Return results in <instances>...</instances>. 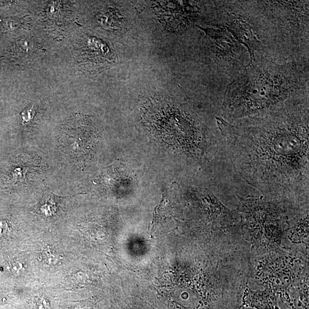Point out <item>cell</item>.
<instances>
[{
    "instance_id": "9",
    "label": "cell",
    "mask_w": 309,
    "mask_h": 309,
    "mask_svg": "<svg viewBox=\"0 0 309 309\" xmlns=\"http://www.w3.org/2000/svg\"><path fill=\"white\" fill-rule=\"evenodd\" d=\"M9 231L8 222L0 218V238L6 236Z\"/></svg>"
},
{
    "instance_id": "7",
    "label": "cell",
    "mask_w": 309,
    "mask_h": 309,
    "mask_svg": "<svg viewBox=\"0 0 309 309\" xmlns=\"http://www.w3.org/2000/svg\"><path fill=\"white\" fill-rule=\"evenodd\" d=\"M43 256L45 262L49 265H54L59 261V256L52 248L47 246L43 252Z\"/></svg>"
},
{
    "instance_id": "4",
    "label": "cell",
    "mask_w": 309,
    "mask_h": 309,
    "mask_svg": "<svg viewBox=\"0 0 309 309\" xmlns=\"http://www.w3.org/2000/svg\"><path fill=\"white\" fill-rule=\"evenodd\" d=\"M185 4L179 1H160L155 5V11L163 24L169 29L176 30L187 18Z\"/></svg>"
},
{
    "instance_id": "6",
    "label": "cell",
    "mask_w": 309,
    "mask_h": 309,
    "mask_svg": "<svg viewBox=\"0 0 309 309\" xmlns=\"http://www.w3.org/2000/svg\"><path fill=\"white\" fill-rule=\"evenodd\" d=\"M243 305L257 309H279L275 295L266 291L246 292Z\"/></svg>"
},
{
    "instance_id": "10",
    "label": "cell",
    "mask_w": 309,
    "mask_h": 309,
    "mask_svg": "<svg viewBox=\"0 0 309 309\" xmlns=\"http://www.w3.org/2000/svg\"><path fill=\"white\" fill-rule=\"evenodd\" d=\"M9 268L11 271L14 273L20 272L22 269V264L17 261H14L9 264Z\"/></svg>"
},
{
    "instance_id": "1",
    "label": "cell",
    "mask_w": 309,
    "mask_h": 309,
    "mask_svg": "<svg viewBox=\"0 0 309 309\" xmlns=\"http://www.w3.org/2000/svg\"><path fill=\"white\" fill-rule=\"evenodd\" d=\"M263 125L222 131L221 158L229 160L235 172L254 188L308 192V123Z\"/></svg>"
},
{
    "instance_id": "8",
    "label": "cell",
    "mask_w": 309,
    "mask_h": 309,
    "mask_svg": "<svg viewBox=\"0 0 309 309\" xmlns=\"http://www.w3.org/2000/svg\"><path fill=\"white\" fill-rule=\"evenodd\" d=\"M35 109L34 107H30L25 109V110L22 112L21 119L23 123H28L31 121L32 119L34 118L35 115Z\"/></svg>"
},
{
    "instance_id": "3",
    "label": "cell",
    "mask_w": 309,
    "mask_h": 309,
    "mask_svg": "<svg viewBox=\"0 0 309 309\" xmlns=\"http://www.w3.org/2000/svg\"><path fill=\"white\" fill-rule=\"evenodd\" d=\"M98 132L92 121L85 117H73L61 134L62 149L76 163L86 162L98 141Z\"/></svg>"
},
{
    "instance_id": "2",
    "label": "cell",
    "mask_w": 309,
    "mask_h": 309,
    "mask_svg": "<svg viewBox=\"0 0 309 309\" xmlns=\"http://www.w3.org/2000/svg\"><path fill=\"white\" fill-rule=\"evenodd\" d=\"M150 110H146L145 120L149 121L151 128L165 137L172 140V143L180 147L189 149L200 140L197 129L192 120L181 111L165 103H152Z\"/></svg>"
},
{
    "instance_id": "5",
    "label": "cell",
    "mask_w": 309,
    "mask_h": 309,
    "mask_svg": "<svg viewBox=\"0 0 309 309\" xmlns=\"http://www.w3.org/2000/svg\"><path fill=\"white\" fill-rule=\"evenodd\" d=\"M230 30L238 39L247 47L250 53L251 62H252L254 51L258 48L259 43L254 36L249 25L245 22L238 20L230 25Z\"/></svg>"
}]
</instances>
